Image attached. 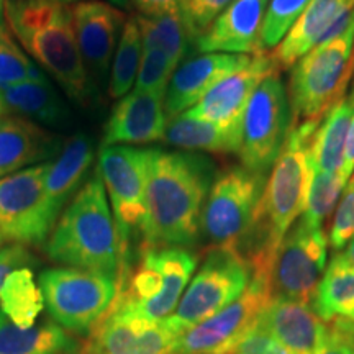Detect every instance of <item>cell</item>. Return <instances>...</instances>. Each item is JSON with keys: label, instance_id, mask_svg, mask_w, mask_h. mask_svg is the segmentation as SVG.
<instances>
[{"label": "cell", "instance_id": "40", "mask_svg": "<svg viewBox=\"0 0 354 354\" xmlns=\"http://www.w3.org/2000/svg\"><path fill=\"white\" fill-rule=\"evenodd\" d=\"M35 263L33 254L26 250V246L12 243V245L0 246V289L6 279L20 268H30Z\"/></svg>", "mask_w": 354, "mask_h": 354}, {"label": "cell", "instance_id": "33", "mask_svg": "<svg viewBox=\"0 0 354 354\" xmlns=\"http://www.w3.org/2000/svg\"><path fill=\"white\" fill-rule=\"evenodd\" d=\"M346 184L348 180L343 179L342 174H330V172L317 171L313 167L307 205H305L302 218L312 227L322 228L325 220L335 210Z\"/></svg>", "mask_w": 354, "mask_h": 354}, {"label": "cell", "instance_id": "41", "mask_svg": "<svg viewBox=\"0 0 354 354\" xmlns=\"http://www.w3.org/2000/svg\"><path fill=\"white\" fill-rule=\"evenodd\" d=\"M138 15L156 17L165 13H184L185 0H131Z\"/></svg>", "mask_w": 354, "mask_h": 354}, {"label": "cell", "instance_id": "7", "mask_svg": "<svg viewBox=\"0 0 354 354\" xmlns=\"http://www.w3.org/2000/svg\"><path fill=\"white\" fill-rule=\"evenodd\" d=\"M38 282L53 322L81 336L97 328L118 294L115 277L66 266L44 269Z\"/></svg>", "mask_w": 354, "mask_h": 354}, {"label": "cell", "instance_id": "18", "mask_svg": "<svg viewBox=\"0 0 354 354\" xmlns=\"http://www.w3.org/2000/svg\"><path fill=\"white\" fill-rule=\"evenodd\" d=\"M253 57L230 53H201L177 66L166 91L165 110L167 120L187 112L198 104L215 84L234 71L243 69Z\"/></svg>", "mask_w": 354, "mask_h": 354}, {"label": "cell", "instance_id": "45", "mask_svg": "<svg viewBox=\"0 0 354 354\" xmlns=\"http://www.w3.org/2000/svg\"><path fill=\"white\" fill-rule=\"evenodd\" d=\"M6 2L7 0H0V28L6 26Z\"/></svg>", "mask_w": 354, "mask_h": 354}, {"label": "cell", "instance_id": "48", "mask_svg": "<svg viewBox=\"0 0 354 354\" xmlns=\"http://www.w3.org/2000/svg\"><path fill=\"white\" fill-rule=\"evenodd\" d=\"M57 2H63V3H68V6H73V3L82 2V0H57Z\"/></svg>", "mask_w": 354, "mask_h": 354}, {"label": "cell", "instance_id": "20", "mask_svg": "<svg viewBox=\"0 0 354 354\" xmlns=\"http://www.w3.org/2000/svg\"><path fill=\"white\" fill-rule=\"evenodd\" d=\"M166 92L131 88L117 102L105 123L102 146L140 145L165 140Z\"/></svg>", "mask_w": 354, "mask_h": 354}, {"label": "cell", "instance_id": "44", "mask_svg": "<svg viewBox=\"0 0 354 354\" xmlns=\"http://www.w3.org/2000/svg\"><path fill=\"white\" fill-rule=\"evenodd\" d=\"M333 330L338 331V333L342 335L349 344H353V346H354V322L335 320L333 322Z\"/></svg>", "mask_w": 354, "mask_h": 354}, {"label": "cell", "instance_id": "43", "mask_svg": "<svg viewBox=\"0 0 354 354\" xmlns=\"http://www.w3.org/2000/svg\"><path fill=\"white\" fill-rule=\"evenodd\" d=\"M353 172H354V115H353L351 125H349L346 146H344L343 167H342L343 179L349 180V177H351Z\"/></svg>", "mask_w": 354, "mask_h": 354}, {"label": "cell", "instance_id": "28", "mask_svg": "<svg viewBox=\"0 0 354 354\" xmlns=\"http://www.w3.org/2000/svg\"><path fill=\"white\" fill-rule=\"evenodd\" d=\"M354 115V86L318 123L312 140V159L317 171L342 174L344 146Z\"/></svg>", "mask_w": 354, "mask_h": 354}, {"label": "cell", "instance_id": "5", "mask_svg": "<svg viewBox=\"0 0 354 354\" xmlns=\"http://www.w3.org/2000/svg\"><path fill=\"white\" fill-rule=\"evenodd\" d=\"M197 263V254L187 248H146L138 266L118 281L112 308L165 320L179 305Z\"/></svg>", "mask_w": 354, "mask_h": 354}, {"label": "cell", "instance_id": "29", "mask_svg": "<svg viewBox=\"0 0 354 354\" xmlns=\"http://www.w3.org/2000/svg\"><path fill=\"white\" fill-rule=\"evenodd\" d=\"M312 308L323 322H354V264L346 253L331 258L318 282Z\"/></svg>", "mask_w": 354, "mask_h": 354}, {"label": "cell", "instance_id": "11", "mask_svg": "<svg viewBox=\"0 0 354 354\" xmlns=\"http://www.w3.org/2000/svg\"><path fill=\"white\" fill-rule=\"evenodd\" d=\"M292 130V107L287 88L277 73L259 84L243 118L238 156L246 169L268 174Z\"/></svg>", "mask_w": 354, "mask_h": 354}, {"label": "cell", "instance_id": "26", "mask_svg": "<svg viewBox=\"0 0 354 354\" xmlns=\"http://www.w3.org/2000/svg\"><path fill=\"white\" fill-rule=\"evenodd\" d=\"M81 344L56 322L44 318L19 328L0 312V354H79Z\"/></svg>", "mask_w": 354, "mask_h": 354}, {"label": "cell", "instance_id": "46", "mask_svg": "<svg viewBox=\"0 0 354 354\" xmlns=\"http://www.w3.org/2000/svg\"><path fill=\"white\" fill-rule=\"evenodd\" d=\"M346 256H348V259L351 261V263L354 264V236L351 238V241H349V245H348Z\"/></svg>", "mask_w": 354, "mask_h": 354}, {"label": "cell", "instance_id": "42", "mask_svg": "<svg viewBox=\"0 0 354 354\" xmlns=\"http://www.w3.org/2000/svg\"><path fill=\"white\" fill-rule=\"evenodd\" d=\"M313 354H354V348L331 326L326 330L322 343L318 344L317 351Z\"/></svg>", "mask_w": 354, "mask_h": 354}, {"label": "cell", "instance_id": "32", "mask_svg": "<svg viewBox=\"0 0 354 354\" xmlns=\"http://www.w3.org/2000/svg\"><path fill=\"white\" fill-rule=\"evenodd\" d=\"M143 56V39L135 17L127 19L123 32L110 66L109 94L112 99H122L135 87Z\"/></svg>", "mask_w": 354, "mask_h": 354}, {"label": "cell", "instance_id": "35", "mask_svg": "<svg viewBox=\"0 0 354 354\" xmlns=\"http://www.w3.org/2000/svg\"><path fill=\"white\" fill-rule=\"evenodd\" d=\"M312 0H271L266 8L261 43L263 50L277 48Z\"/></svg>", "mask_w": 354, "mask_h": 354}, {"label": "cell", "instance_id": "50", "mask_svg": "<svg viewBox=\"0 0 354 354\" xmlns=\"http://www.w3.org/2000/svg\"><path fill=\"white\" fill-rule=\"evenodd\" d=\"M0 115H2V100H0Z\"/></svg>", "mask_w": 354, "mask_h": 354}, {"label": "cell", "instance_id": "23", "mask_svg": "<svg viewBox=\"0 0 354 354\" xmlns=\"http://www.w3.org/2000/svg\"><path fill=\"white\" fill-rule=\"evenodd\" d=\"M94 161V141L86 133H77L66 141L50 161L44 179V202L53 223H56L64 207L77 194Z\"/></svg>", "mask_w": 354, "mask_h": 354}, {"label": "cell", "instance_id": "27", "mask_svg": "<svg viewBox=\"0 0 354 354\" xmlns=\"http://www.w3.org/2000/svg\"><path fill=\"white\" fill-rule=\"evenodd\" d=\"M241 128H223L210 122L198 120L187 113L176 115L167 120L165 141L184 151L234 153L241 146Z\"/></svg>", "mask_w": 354, "mask_h": 354}, {"label": "cell", "instance_id": "37", "mask_svg": "<svg viewBox=\"0 0 354 354\" xmlns=\"http://www.w3.org/2000/svg\"><path fill=\"white\" fill-rule=\"evenodd\" d=\"M354 236V176L349 177L342 202L336 207L328 241L333 250L339 251Z\"/></svg>", "mask_w": 354, "mask_h": 354}, {"label": "cell", "instance_id": "36", "mask_svg": "<svg viewBox=\"0 0 354 354\" xmlns=\"http://www.w3.org/2000/svg\"><path fill=\"white\" fill-rule=\"evenodd\" d=\"M176 68L177 64L166 53L154 50V48H143L138 77H136L133 88L149 92H166Z\"/></svg>", "mask_w": 354, "mask_h": 354}, {"label": "cell", "instance_id": "4", "mask_svg": "<svg viewBox=\"0 0 354 354\" xmlns=\"http://www.w3.org/2000/svg\"><path fill=\"white\" fill-rule=\"evenodd\" d=\"M46 254L66 268L104 274L118 282L120 236L97 167L53 227Z\"/></svg>", "mask_w": 354, "mask_h": 354}, {"label": "cell", "instance_id": "17", "mask_svg": "<svg viewBox=\"0 0 354 354\" xmlns=\"http://www.w3.org/2000/svg\"><path fill=\"white\" fill-rule=\"evenodd\" d=\"M79 51L91 77L109 74L127 17L117 7L100 0H82L71 6Z\"/></svg>", "mask_w": 354, "mask_h": 354}, {"label": "cell", "instance_id": "14", "mask_svg": "<svg viewBox=\"0 0 354 354\" xmlns=\"http://www.w3.org/2000/svg\"><path fill=\"white\" fill-rule=\"evenodd\" d=\"M50 161L0 179V234L19 245H41L53 220L44 202V179Z\"/></svg>", "mask_w": 354, "mask_h": 354}, {"label": "cell", "instance_id": "2", "mask_svg": "<svg viewBox=\"0 0 354 354\" xmlns=\"http://www.w3.org/2000/svg\"><path fill=\"white\" fill-rule=\"evenodd\" d=\"M320 122L304 120L292 125L271 176L266 179L258 216L248 234L253 245L245 254L253 271H272L279 245L304 214L313 174L312 140Z\"/></svg>", "mask_w": 354, "mask_h": 354}, {"label": "cell", "instance_id": "34", "mask_svg": "<svg viewBox=\"0 0 354 354\" xmlns=\"http://www.w3.org/2000/svg\"><path fill=\"white\" fill-rule=\"evenodd\" d=\"M46 76L24 51L7 26L0 28V91Z\"/></svg>", "mask_w": 354, "mask_h": 354}, {"label": "cell", "instance_id": "9", "mask_svg": "<svg viewBox=\"0 0 354 354\" xmlns=\"http://www.w3.org/2000/svg\"><path fill=\"white\" fill-rule=\"evenodd\" d=\"M251 277L253 269L241 251L212 248L166 322L177 335H184L233 304L250 286Z\"/></svg>", "mask_w": 354, "mask_h": 354}, {"label": "cell", "instance_id": "39", "mask_svg": "<svg viewBox=\"0 0 354 354\" xmlns=\"http://www.w3.org/2000/svg\"><path fill=\"white\" fill-rule=\"evenodd\" d=\"M234 354H290L287 349L279 344L268 331H264L259 325L248 333L241 343L238 344Z\"/></svg>", "mask_w": 354, "mask_h": 354}, {"label": "cell", "instance_id": "15", "mask_svg": "<svg viewBox=\"0 0 354 354\" xmlns=\"http://www.w3.org/2000/svg\"><path fill=\"white\" fill-rule=\"evenodd\" d=\"M177 339L166 318L151 322L110 308L79 354H172Z\"/></svg>", "mask_w": 354, "mask_h": 354}, {"label": "cell", "instance_id": "12", "mask_svg": "<svg viewBox=\"0 0 354 354\" xmlns=\"http://www.w3.org/2000/svg\"><path fill=\"white\" fill-rule=\"evenodd\" d=\"M272 299L271 272L253 271L246 290L209 320L179 336L177 354H234L241 339L258 325Z\"/></svg>", "mask_w": 354, "mask_h": 354}, {"label": "cell", "instance_id": "13", "mask_svg": "<svg viewBox=\"0 0 354 354\" xmlns=\"http://www.w3.org/2000/svg\"><path fill=\"white\" fill-rule=\"evenodd\" d=\"M328 236L304 218L292 225L277 248L271 271L272 295L312 305L326 269Z\"/></svg>", "mask_w": 354, "mask_h": 354}, {"label": "cell", "instance_id": "1", "mask_svg": "<svg viewBox=\"0 0 354 354\" xmlns=\"http://www.w3.org/2000/svg\"><path fill=\"white\" fill-rule=\"evenodd\" d=\"M215 180L205 154L151 148L146 189V248H189L202 233V214Z\"/></svg>", "mask_w": 354, "mask_h": 354}, {"label": "cell", "instance_id": "25", "mask_svg": "<svg viewBox=\"0 0 354 354\" xmlns=\"http://www.w3.org/2000/svg\"><path fill=\"white\" fill-rule=\"evenodd\" d=\"M351 3H354V0H312L271 55L277 68H292L300 57L312 51L331 21Z\"/></svg>", "mask_w": 354, "mask_h": 354}, {"label": "cell", "instance_id": "8", "mask_svg": "<svg viewBox=\"0 0 354 354\" xmlns=\"http://www.w3.org/2000/svg\"><path fill=\"white\" fill-rule=\"evenodd\" d=\"M151 148L128 145L102 146L97 159L102 183L122 246V271L118 281L130 271V243L133 233H141L146 218V189Z\"/></svg>", "mask_w": 354, "mask_h": 354}, {"label": "cell", "instance_id": "51", "mask_svg": "<svg viewBox=\"0 0 354 354\" xmlns=\"http://www.w3.org/2000/svg\"><path fill=\"white\" fill-rule=\"evenodd\" d=\"M351 346H353V344H351ZM353 348H354V346H353Z\"/></svg>", "mask_w": 354, "mask_h": 354}, {"label": "cell", "instance_id": "22", "mask_svg": "<svg viewBox=\"0 0 354 354\" xmlns=\"http://www.w3.org/2000/svg\"><path fill=\"white\" fill-rule=\"evenodd\" d=\"M63 148L59 138L35 123L0 115V179L51 161Z\"/></svg>", "mask_w": 354, "mask_h": 354}, {"label": "cell", "instance_id": "21", "mask_svg": "<svg viewBox=\"0 0 354 354\" xmlns=\"http://www.w3.org/2000/svg\"><path fill=\"white\" fill-rule=\"evenodd\" d=\"M258 325L290 354H313L328 326L312 305L272 295Z\"/></svg>", "mask_w": 354, "mask_h": 354}, {"label": "cell", "instance_id": "6", "mask_svg": "<svg viewBox=\"0 0 354 354\" xmlns=\"http://www.w3.org/2000/svg\"><path fill=\"white\" fill-rule=\"evenodd\" d=\"M354 24L343 37L317 44L292 66V125L322 120L346 92L354 76Z\"/></svg>", "mask_w": 354, "mask_h": 354}, {"label": "cell", "instance_id": "24", "mask_svg": "<svg viewBox=\"0 0 354 354\" xmlns=\"http://www.w3.org/2000/svg\"><path fill=\"white\" fill-rule=\"evenodd\" d=\"M0 100L2 113L24 118L39 127H59L69 118L64 99L48 76L2 88Z\"/></svg>", "mask_w": 354, "mask_h": 354}, {"label": "cell", "instance_id": "10", "mask_svg": "<svg viewBox=\"0 0 354 354\" xmlns=\"http://www.w3.org/2000/svg\"><path fill=\"white\" fill-rule=\"evenodd\" d=\"M266 174L246 167H233L212 184L202 214V233L214 248H234L253 230L258 216Z\"/></svg>", "mask_w": 354, "mask_h": 354}, {"label": "cell", "instance_id": "19", "mask_svg": "<svg viewBox=\"0 0 354 354\" xmlns=\"http://www.w3.org/2000/svg\"><path fill=\"white\" fill-rule=\"evenodd\" d=\"M268 0H232L202 35L198 53H230V55H263L261 30Z\"/></svg>", "mask_w": 354, "mask_h": 354}, {"label": "cell", "instance_id": "3", "mask_svg": "<svg viewBox=\"0 0 354 354\" xmlns=\"http://www.w3.org/2000/svg\"><path fill=\"white\" fill-rule=\"evenodd\" d=\"M6 21L24 51L71 100L87 105L94 84L84 64L71 6L57 0H7Z\"/></svg>", "mask_w": 354, "mask_h": 354}, {"label": "cell", "instance_id": "47", "mask_svg": "<svg viewBox=\"0 0 354 354\" xmlns=\"http://www.w3.org/2000/svg\"><path fill=\"white\" fill-rule=\"evenodd\" d=\"M110 2H112L113 6L123 7V6H127V3H128V0H110Z\"/></svg>", "mask_w": 354, "mask_h": 354}, {"label": "cell", "instance_id": "38", "mask_svg": "<svg viewBox=\"0 0 354 354\" xmlns=\"http://www.w3.org/2000/svg\"><path fill=\"white\" fill-rule=\"evenodd\" d=\"M230 2L232 0H185V17L197 38L230 6Z\"/></svg>", "mask_w": 354, "mask_h": 354}, {"label": "cell", "instance_id": "16", "mask_svg": "<svg viewBox=\"0 0 354 354\" xmlns=\"http://www.w3.org/2000/svg\"><path fill=\"white\" fill-rule=\"evenodd\" d=\"M277 64L271 55H258L243 69L234 71L202 97L187 115L223 128H241L248 104L254 91L269 74L276 73Z\"/></svg>", "mask_w": 354, "mask_h": 354}, {"label": "cell", "instance_id": "49", "mask_svg": "<svg viewBox=\"0 0 354 354\" xmlns=\"http://www.w3.org/2000/svg\"><path fill=\"white\" fill-rule=\"evenodd\" d=\"M6 243H7V240H6V238L2 236V234H0V246H2V245H6Z\"/></svg>", "mask_w": 354, "mask_h": 354}, {"label": "cell", "instance_id": "30", "mask_svg": "<svg viewBox=\"0 0 354 354\" xmlns=\"http://www.w3.org/2000/svg\"><path fill=\"white\" fill-rule=\"evenodd\" d=\"M143 48H154L166 53L179 66L185 56L196 48L197 35L194 33L184 13H165L156 17L135 15Z\"/></svg>", "mask_w": 354, "mask_h": 354}, {"label": "cell", "instance_id": "31", "mask_svg": "<svg viewBox=\"0 0 354 354\" xmlns=\"http://www.w3.org/2000/svg\"><path fill=\"white\" fill-rule=\"evenodd\" d=\"M44 308L43 292L32 268L15 269L0 289V312L19 328H30Z\"/></svg>", "mask_w": 354, "mask_h": 354}]
</instances>
